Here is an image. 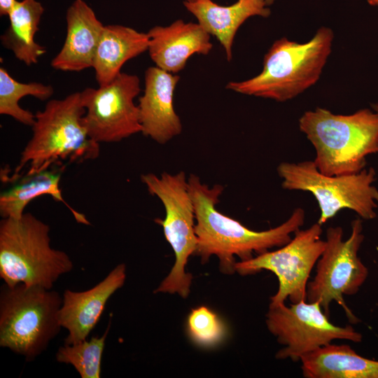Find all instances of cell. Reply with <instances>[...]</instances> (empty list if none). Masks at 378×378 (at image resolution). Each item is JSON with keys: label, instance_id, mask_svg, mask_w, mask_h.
I'll use <instances>...</instances> for the list:
<instances>
[{"label": "cell", "instance_id": "obj_10", "mask_svg": "<svg viewBox=\"0 0 378 378\" xmlns=\"http://www.w3.org/2000/svg\"><path fill=\"white\" fill-rule=\"evenodd\" d=\"M321 225L314 223L305 230H298L285 245L273 251L236 262L235 270L241 275L255 274L262 270L273 272L279 281L277 292L270 306L307 301V286L310 274L321 255L326 241L321 237Z\"/></svg>", "mask_w": 378, "mask_h": 378}, {"label": "cell", "instance_id": "obj_6", "mask_svg": "<svg viewBox=\"0 0 378 378\" xmlns=\"http://www.w3.org/2000/svg\"><path fill=\"white\" fill-rule=\"evenodd\" d=\"M62 295L41 286L20 284L0 288V346L32 361L62 328Z\"/></svg>", "mask_w": 378, "mask_h": 378}, {"label": "cell", "instance_id": "obj_29", "mask_svg": "<svg viewBox=\"0 0 378 378\" xmlns=\"http://www.w3.org/2000/svg\"><path fill=\"white\" fill-rule=\"evenodd\" d=\"M196 1H198V0H184V1H187V2H193Z\"/></svg>", "mask_w": 378, "mask_h": 378}, {"label": "cell", "instance_id": "obj_24", "mask_svg": "<svg viewBox=\"0 0 378 378\" xmlns=\"http://www.w3.org/2000/svg\"><path fill=\"white\" fill-rule=\"evenodd\" d=\"M188 332L197 344L209 346L220 342L225 335L223 322L205 306L193 309L187 321Z\"/></svg>", "mask_w": 378, "mask_h": 378}, {"label": "cell", "instance_id": "obj_23", "mask_svg": "<svg viewBox=\"0 0 378 378\" xmlns=\"http://www.w3.org/2000/svg\"><path fill=\"white\" fill-rule=\"evenodd\" d=\"M110 323L104 333L75 344H64L55 354L58 363L72 365L81 378H99L101 365Z\"/></svg>", "mask_w": 378, "mask_h": 378}, {"label": "cell", "instance_id": "obj_8", "mask_svg": "<svg viewBox=\"0 0 378 378\" xmlns=\"http://www.w3.org/2000/svg\"><path fill=\"white\" fill-rule=\"evenodd\" d=\"M277 172L284 189L307 191L314 196L321 211L317 223L321 225L344 209L366 220L376 217L378 190L372 185L376 172L372 167L356 174L328 176L314 161H304L282 162Z\"/></svg>", "mask_w": 378, "mask_h": 378}, {"label": "cell", "instance_id": "obj_26", "mask_svg": "<svg viewBox=\"0 0 378 378\" xmlns=\"http://www.w3.org/2000/svg\"><path fill=\"white\" fill-rule=\"evenodd\" d=\"M368 4L372 6H378V0H367Z\"/></svg>", "mask_w": 378, "mask_h": 378}, {"label": "cell", "instance_id": "obj_28", "mask_svg": "<svg viewBox=\"0 0 378 378\" xmlns=\"http://www.w3.org/2000/svg\"><path fill=\"white\" fill-rule=\"evenodd\" d=\"M372 106L374 111H376L377 113H378V104H372Z\"/></svg>", "mask_w": 378, "mask_h": 378}, {"label": "cell", "instance_id": "obj_9", "mask_svg": "<svg viewBox=\"0 0 378 378\" xmlns=\"http://www.w3.org/2000/svg\"><path fill=\"white\" fill-rule=\"evenodd\" d=\"M360 218L351 223L349 237L344 240L341 227H330L326 230V246L316 262V274L307 286L306 300L318 302L329 316L330 304L335 301L344 309L349 321H358L348 308L344 295L356 294L365 282L368 271L358 255L363 241Z\"/></svg>", "mask_w": 378, "mask_h": 378}, {"label": "cell", "instance_id": "obj_17", "mask_svg": "<svg viewBox=\"0 0 378 378\" xmlns=\"http://www.w3.org/2000/svg\"><path fill=\"white\" fill-rule=\"evenodd\" d=\"M64 168L63 164H55L40 172L20 173L10 176L1 172L3 181L13 183L0 195V215L2 218H21L24 214L25 207L31 201L47 195L63 203L78 223L90 225L86 217L69 206L62 197L59 182Z\"/></svg>", "mask_w": 378, "mask_h": 378}, {"label": "cell", "instance_id": "obj_14", "mask_svg": "<svg viewBox=\"0 0 378 378\" xmlns=\"http://www.w3.org/2000/svg\"><path fill=\"white\" fill-rule=\"evenodd\" d=\"M180 77L158 66L145 72L144 94L139 97L141 132L164 144L182 132L181 120L174 107V90Z\"/></svg>", "mask_w": 378, "mask_h": 378}, {"label": "cell", "instance_id": "obj_25", "mask_svg": "<svg viewBox=\"0 0 378 378\" xmlns=\"http://www.w3.org/2000/svg\"><path fill=\"white\" fill-rule=\"evenodd\" d=\"M17 0H0V15L8 16Z\"/></svg>", "mask_w": 378, "mask_h": 378}, {"label": "cell", "instance_id": "obj_18", "mask_svg": "<svg viewBox=\"0 0 378 378\" xmlns=\"http://www.w3.org/2000/svg\"><path fill=\"white\" fill-rule=\"evenodd\" d=\"M185 8L210 35L223 46L226 58L232 57V46L237 31L249 18H267L270 10L262 0H237L230 6H220L212 0L184 1Z\"/></svg>", "mask_w": 378, "mask_h": 378}, {"label": "cell", "instance_id": "obj_1", "mask_svg": "<svg viewBox=\"0 0 378 378\" xmlns=\"http://www.w3.org/2000/svg\"><path fill=\"white\" fill-rule=\"evenodd\" d=\"M188 186L195 214V254L200 256L202 262H206L210 256L216 255L220 270L224 274L236 272L235 256L246 260L253 258V253L258 255L273 247H281L304 224V211L297 208L280 225L255 231L218 211L216 205L224 190L223 186L216 184L211 188L202 183L199 176L190 174Z\"/></svg>", "mask_w": 378, "mask_h": 378}, {"label": "cell", "instance_id": "obj_2", "mask_svg": "<svg viewBox=\"0 0 378 378\" xmlns=\"http://www.w3.org/2000/svg\"><path fill=\"white\" fill-rule=\"evenodd\" d=\"M300 130L314 146L317 169L328 176L356 174L366 157L378 153V113L361 109L353 114H334L322 108L306 111Z\"/></svg>", "mask_w": 378, "mask_h": 378}, {"label": "cell", "instance_id": "obj_20", "mask_svg": "<svg viewBox=\"0 0 378 378\" xmlns=\"http://www.w3.org/2000/svg\"><path fill=\"white\" fill-rule=\"evenodd\" d=\"M300 361L306 378H378V361L360 356L347 344H328Z\"/></svg>", "mask_w": 378, "mask_h": 378}, {"label": "cell", "instance_id": "obj_5", "mask_svg": "<svg viewBox=\"0 0 378 378\" xmlns=\"http://www.w3.org/2000/svg\"><path fill=\"white\" fill-rule=\"evenodd\" d=\"M50 226L30 213L0 222V277L4 284L52 289L74 267L69 255L50 246Z\"/></svg>", "mask_w": 378, "mask_h": 378}, {"label": "cell", "instance_id": "obj_3", "mask_svg": "<svg viewBox=\"0 0 378 378\" xmlns=\"http://www.w3.org/2000/svg\"><path fill=\"white\" fill-rule=\"evenodd\" d=\"M333 38L332 31L326 27L302 43L283 37L274 41L265 54L259 74L229 82L226 88L277 102L291 99L318 80L330 55Z\"/></svg>", "mask_w": 378, "mask_h": 378}, {"label": "cell", "instance_id": "obj_12", "mask_svg": "<svg viewBox=\"0 0 378 378\" xmlns=\"http://www.w3.org/2000/svg\"><path fill=\"white\" fill-rule=\"evenodd\" d=\"M140 92L138 76L122 72L106 85L80 92L85 109L83 124L88 136L99 144L114 143L141 132L134 102Z\"/></svg>", "mask_w": 378, "mask_h": 378}, {"label": "cell", "instance_id": "obj_27", "mask_svg": "<svg viewBox=\"0 0 378 378\" xmlns=\"http://www.w3.org/2000/svg\"><path fill=\"white\" fill-rule=\"evenodd\" d=\"M262 1L265 2V4L267 6H269L272 5L275 0H262Z\"/></svg>", "mask_w": 378, "mask_h": 378}, {"label": "cell", "instance_id": "obj_15", "mask_svg": "<svg viewBox=\"0 0 378 378\" xmlns=\"http://www.w3.org/2000/svg\"><path fill=\"white\" fill-rule=\"evenodd\" d=\"M148 51L158 68L172 74L184 69L195 54L207 55L211 35L199 24L176 20L167 26H154L147 32Z\"/></svg>", "mask_w": 378, "mask_h": 378}, {"label": "cell", "instance_id": "obj_22", "mask_svg": "<svg viewBox=\"0 0 378 378\" xmlns=\"http://www.w3.org/2000/svg\"><path fill=\"white\" fill-rule=\"evenodd\" d=\"M54 94L50 85L39 82L22 83L14 79L4 67L0 68V114L12 117L16 121L31 127L35 114L22 108L20 100L25 96H32L39 100L50 99Z\"/></svg>", "mask_w": 378, "mask_h": 378}, {"label": "cell", "instance_id": "obj_11", "mask_svg": "<svg viewBox=\"0 0 378 378\" xmlns=\"http://www.w3.org/2000/svg\"><path fill=\"white\" fill-rule=\"evenodd\" d=\"M269 331L284 346L277 359L300 360L304 355L330 344L335 340L360 342L362 335L351 326H336L330 321L321 304L302 301L290 306H269L266 315Z\"/></svg>", "mask_w": 378, "mask_h": 378}, {"label": "cell", "instance_id": "obj_4", "mask_svg": "<svg viewBox=\"0 0 378 378\" xmlns=\"http://www.w3.org/2000/svg\"><path fill=\"white\" fill-rule=\"evenodd\" d=\"M85 113L80 92L48 101L43 110L35 114L32 136L11 175L20 174L27 164L26 172L31 174L62 164V160L82 162L97 158L99 144L88 134L83 124Z\"/></svg>", "mask_w": 378, "mask_h": 378}, {"label": "cell", "instance_id": "obj_7", "mask_svg": "<svg viewBox=\"0 0 378 378\" xmlns=\"http://www.w3.org/2000/svg\"><path fill=\"white\" fill-rule=\"evenodd\" d=\"M143 183L152 195L162 202L165 209L164 220L155 221L162 225L166 240L172 246L175 262L169 274L155 293H178L186 298L190 293L192 275L186 272L189 257L195 253V214L184 172L175 174L167 172L157 176L147 173L141 176Z\"/></svg>", "mask_w": 378, "mask_h": 378}, {"label": "cell", "instance_id": "obj_21", "mask_svg": "<svg viewBox=\"0 0 378 378\" xmlns=\"http://www.w3.org/2000/svg\"><path fill=\"white\" fill-rule=\"evenodd\" d=\"M44 8L37 0L17 1L8 15L9 25L1 36L2 46L27 66L38 63L46 52L34 39Z\"/></svg>", "mask_w": 378, "mask_h": 378}, {"label": "cell", "instance_id": "obj_19", "mask_svg": "<svg viewBox=\"0 0 378 378\" xmlns=\"http://www.w3.org/2000/svg\"><path fill=\"white\" fill-rule=\"evenodd\" d=\"M148 48L147 33L121 24L104 25L92 67L99 86L108 84L120 73L126 62Z\"/></svg>", "mask_w": 378, "mask_h": 378}, {"label": "cell", "instance_id": "obj_13", "mask_svg": "<svg viewBox=\"0 0 378 378\" xmlns=\"http://www.w3.org/2000/svg\"><path fill=\"white\" fill-rule=\"evenodd\" d=\"M125 279L126 266L121 263L90 289L64 291L59 314L61 327L68 332L64 344H71L87 340L99 322L108 300L124 285Z\"/></svg>", "mask_w": 378, "mask_h": 378}, {"label": "cell", "instance_id": "obj_16", "mask_svg": "<svg viewBox=\"0 0 378 378\" xmlns=\"http://www.w3.org/2000/svg\"><path fill=\"white\" fill-rule=\"evenodd\" d=\"M66 35L50 65L63 71L91 68L104 25L83 0H74L66 13Z\"/></svg>", "mask_w": 378, "mask_h": 378}]
</instances>
